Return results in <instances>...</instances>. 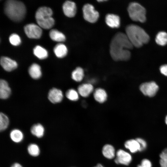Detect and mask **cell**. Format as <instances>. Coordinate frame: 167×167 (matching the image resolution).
Masks as SVG:
<instances>
[{"label":"cell","mask_w":167,"mask_h":167,"mask_svg":"<svg viewBox=\"0 0 167 167\" xmlns=\"http://www.w3.org/2000/svg\"><path fill=\"white\" fill-rule=\"evenodd\" d=\"M133 47L126 34L118 32L111 40L110 45V54L115 61L127 60L131 57L129 49Z\"/></svg>","instance_id":"6da1fadb"},{"label":"cell","mask_w":167,"mask_h":167,"mask_svg":"<svg viewBox=\"0 0 167 167\" xmlns=\"http://www.w3.org/2000/svg\"><path fill=\"white\" fill-rule=\"evenodd\" d=\"M4 11L7 16L13 21L19 22L24 18L26 8L21 2L14 0L6 1L4 5Z\"/></svg>","instance_id":"7a4b0ae2"},{"label":"cell","mask_w":167,"mask_h":167,"mask_svg":"<svg viewBox=\"0 0 167 167\" xmlns=\"http://www.w3.org/2000/svg\"><path fill=\"white\" fill-rule=\"evenodd\" d=\"M126 32V34L133 45L136 47L141 46L149 40V36L145 30L135 24L128 25Z\"/></svg>","instance_id":"3957f363"},{"label":"cell","mask_w":167,"mask_h":167,"mask_svg":"<svg viewBox=\"0 0 167 167\" xmlns=\"http://www.w3.org/2000/svg\"><path fill=\"white\" fill-rule=\"evenodd\" d=\"M52 14V11L50 8L45 6L39 7L35 14V18L38 25L45 29L51 28L54 24Z\"/></svg>","instance_id":"277c9868"},{"label":"cell","mask_w":167,"mask_h":167,"mask_svg":"<svg viewBox=\"0 0 167 167\" xmlns=\"http://www.w3.org/2000/svg\"><path fill=\"white\" fill-rule=\"evenodd\" d=\"M130 18L133 21L144 22L146 20V11L141 5L136 2L131 3L127 9Z\"/></svg>","instance_id":"5b68a950"},{"label":"cell","mask_w":167,"mask_h":167,"mask_svg":"<svg viewBox=\"0 0 167 167\" xmlns=\"http://www.w3.org/2000/svg\"><path fill=\"white\" fill-rule=\"evenodd\" d=\"M83 11L84 18L89 22L95 23L99 18L98 12L95 10L93 6L91 4L85 5L83 8Z\"/></svg>","instance_id":"8992f818"},{"label":"cell","mask_w":167,"mask_h":167,"mask_svg":"<svg viewBox=\"0 0 167 167\" xmlns=\"http://www.w3.org/2000/svg\"><path fill=\"white\" fill-rule=\"evenodd\" d=\"M139 89L143 95L151 97L156 94L159 89V86L155 82L151 81L141 84Z\"/></svg>","instance_id":"52a82bcc"},{"label":"cell","mask_w":167,"mask_h":167,"mask_svg":"<svg viewBox=\"0 0 167 167\" xmlns=\"http://www.w3.org/2000/svg\"><path fill=\"white\" fill-rule=\"evenodd\" d=\"M25 32L28 37L30 38L39 39L41 37L42 30L39 25L34 24H30L24 27Z\"/></svg>","instance_id":"ba28073f"},{"label":"cell","mask_w":167,"mask_h":167,"mask_svg":"<svg viewBox=\"0 0 167 167\" xmlns=\"http://www.w3.org/2000/svg\"><path fill=\"white\" fill-rule=\"evenodd\" d=\"M116 155V157L114 161L117 164L128 165L131 161L132 157L131 155L122 149L118 150Z\"/></svg>","instance_id":"9c48e42d"},{"label":"cell","mask_w":167,"mask_h":167,"mask_svg":"<svg viewBox=\"0 0 167 167\" xmlns=\"http://www.w3.org/2000/svg\"><path fill=\"white\" fill-rule=\"evenodd\" d=\"M0 64L2 67L7 71H11L17 67V64L15 61L5 56L1 58Z\"/></svg>","instance_id":"30bf717a"},{"label":"cell","mask_w":167,"mask_h":167,"mask_svg":"<svg viewBox=\"0 0 167 167\" xmlns=\"http://www.w3.org/2000/svg\"><path fill=\"white\" fill-rule=\"evenodd\" d=\"M62 9L64 14L69 17H74L76 13V5L72 1H66L63 4Z\"/></svg>","instance_id":"8fae6325"},{"label":"cell","mask_w":167,"mask_h":167,"mask_svg":"<svg viewBox=\"0 0 167 167\" xmlns=\"http://www.w3.org/2000/svg\"><path fill=\"white\" fill-rule=\"evenodd\" d=\"M63 98L62 92L60 89L54 88L49 92L48 95L49 100L53 103L60 102Z\"/></svg>","instance_id":"7c38bea8"},{"label":"cell","mask_w":167,"mask_h":167,"mask_svg":"<svg viewBox=\"0 0 167 167\" xmlns=\"http://www.w3.org/2000/svg\"><path fill=\"white\" fill-rule=\"evenodd\" d=\"M93 87L90 83H85L79 85L78 88V92L82 96L88 97L93 91Z\"/></svg>","instance_id":"4fadbf2b"},{"label":"cell","mask_w":167,"mask_h":167,"mask_svg":"<svg viewBox=\"0 0 167 167\" xmlns=\"http://www.w3.org/2000/svg\"><path fill=\"white\" fill-rule=\"evenodd\" d=\"M107 25L112 28H117L120 25V19L119 16L113 14H108L105 17Z\"/></svg>","instance_id":"5bb4252c"},{"label":"cell","mask_w":167,"mask_h":167,"mask_svg":"<svg viewBox=\"0 0 167 167\" xmlns=\"http://www.w3.org/2000/svg\"><path fill=\"white\" fill-rule=\"evenodd\" d=\"M11 93V89L7 82L1 79L0 81V97L2 99L8 98Z\"/></svg>","instance_id":"9a60e30c"},{"label":"cell","mask_w":167,"mask_h":167,"mask_svg":"<svg viewBox=\"0 0 167 167\" xmlns=\"http://www.w3.org/2000/svg\"><path fill=\"white\" fill-rule=\"evenodd\" d=\"M28 73L33 79H39L41 76L42 74L40 66L36 63L32 64L29 68Z\"/></svg>","instance_id":"2e32d148"},{"label":"cell","mask_w":167,"mask_h":167,"mask_svg":"<svg viewBox=\"0 0 167 167\" xmlns=\"http://www.w3.org/2000/svg\"><path fill=\"white\" fill-rule=\"evenodd\" d=\"M93 96L96 101L101 103L105 101L107 97L106 92L101 88H98L96 89L94 91Z\"/></svg>","instance_id":"e0dca14e"},{"label":"cell","mask_w":167,"mask_h":167,"mask_svg":"<svg viewBox=\"0 0 167 167\" xmlns=\"http://www.w3.org/2000/svg\"><path fill=\"white\" fill-rule=\"evenodd\" d=\"M54 51L55 55L59 58H62L65 57L67 52L66 46L62 43L57 44L54 48Z\"/></svg>","instance_id":"ac0fdd59"},{"label":"cell","mask_w":167,"mask_h":167,"mask_svg":"<svg viewBox=\"0 0 167 167\" xmlns=\"http://www.w3.org/2000/svg\"><path fill=\"white\" fill-rule=\"evenodd\" d=\"M10 136L12 141L16 143L22 142L24 137L23 132L19 130L16 129L11 131Z\"/></svg>","instance_id":"d6986e66"},{"label":"cell","mask_w":167,"mask_h":167,"mask_svg":"<svg viewBox=\"0 0 167 167\" xmlns=\"http://www.w3.org/2000/svg\"><path fill=\"white\" fill-rule=\"evenodd\" d=\"M32 134L38 138L43 136L45 133V129L43 126L40 123L33 125L31 128Z\"/></svg>","instance_id":"ffe728a7"},{"label":"cell","mask_w":167,"mask_h":167,"mask_svg":"<svg viewBox=\"0 0 167 167\" xmlns=\"http://www.w3.org/2000/svg\"><path fill=\"white\" fill-rule=\"evenodd\" d=\"M124 145L132 153H135L140 150V145L136 139L128 140L126 142Z\"/></svg>","instance_id":"44dd1931"},{"label":"cell","mask_w":167,"mask_h":167,"mask_svg":"<svg viewBox=\"0 0 167 167\" xmlns=\"http://www.w3.org/2000/svg\"><path fill=\"white\" fill-rule=\"evenodd\" d=\"M50 38L53 40L57 42H63L65 41L66 37L62 33L57 29H53L49 33Z\"/></svg>","instance_id":"7402d4cb"},{"label":"cell","mask_w":167,"mask_h":167,"mask_svg":"<svg viewBox=\"0 0 167 167\" xmlns=\"http://www.w3.org/2000/svg\"><path fill=\"white\" fill-rule=\"evenodd\" d=\"M115 149L114 147L110 144H106L104 146L102 153L104 156L109 159L113 158L115 156Z\"/></svg>","instance_id":"603a6c76"},{"label":"cell","mask_w":167,"mask_h":167,"mask_svg":"<svg viewBox=\"0 0 167 167\" xmlns=\"http://www.w3.org/2000/svg\"><path fill=\"white\" fill-rule=\"evenodd\" d=\"M34 55L39 59H43L46 58L48 57V52L44 48L39 45H37L33 50Z\"/></svg>","instance_id":"cb8c5ba5"},{"label":"cell","mask_w":167,"mask_h":167,"mask_svg":"<svg viewBox=\"0 0 167 167\" xmlns=\"http://www.w3.org/2000/svg\"><path fill=\"white\" fill-rule=\"evenodd\" d=\"M84 76V71L80 67L76 68L72 71L71 74L72 79L77 82L81 81L83 80Z\"/></svg>","instance_id":"d4e9b609"},{"label":"cell","mask_w":167,"mask_h":167,"mask_svg":"<svg viewBox=\"0 0 167 167\" xmlns=\"http://www.w3.org/2000/svg\"><path fill=\"white\" fill-rule=\"evenodd\" d=\"M155 41L156 43L161 45H164L167 44V33L164 31L159 32L157 34Z\"/></svg>","instance_id":"484cf974"},{"label":"cell","mask_w":167,"mask_h":167,"mask_svg":"<svg viewBox=\"0 0 167 167\" xmlns=\"http://www.w3.org/2000/svg\"><path fill=\"white\" fill-rule=\"evenodd\" d=\"M27 150L30 155L34 157L37 156L39 155L40 152L39 146L34 143L30 144L28 146Z\"/></svg>","instance_id":"4316f807"},{"label":"cell","mask_w":167,"mask_h":167,"mask_svg":"<svg viewBox=\"0 0 167 167\" xmlns=\"http://www.w3.org/2000/svg\"><path fill=\"white\" fill-rule=\"evenodd\" d=\"M9 121L8 117L3 113L0 114V130L2 131L8 127Z\"/></svg>","instance_id":"83f0119b"},{"label":"cell","mask_w":167,"mask_h":167,"mask_svg":"<svg viewBox=\"0 0 167 167\" xmlns=\"http://www.w3.org/2000/svg\"><path fill=\"white\" fill-rule=\"evenodd\" d=\"M79 94L78 92L73 89L68 90L66 94V96L69 100L76 101L79 98Z\"/></svg>","instance_id":"f1b7e54d"},{"label":"cell","mask_w":167,"mask_h":167,"mask_svg":"<svg viewBox=\"0 0 167 167\" xmlns=\"http://www.w3.org/2000/svg\"><path fill=\"white\" fill-rule=\"evenodd\" d=\"M160 156V164L161 167H167V148L162 152Z\"/></svg>","instance_id":"f546056e"},{"label":"cell","mask_w":167,"mask_h":167,"mask_svg":"<svg viewBox=\"0 0 167 167\" xmlns=\"http://www.w3.org/2000/svg\"><path fill=\"white\" fill-rule=\"evenodd\" d=\"M10 43L12 45L17 46L21 43V39L19 36L15 33L11 34L9 37Z\"/></svg>","instance_id":"4dcf8cb0"},{"label":"cell","mask_w":167,"mask_h":167,"mask_svg":"<svg viewBox=\"0 0 167 167\" xmlns=\"http://www.w3.org/2000/svg\"><path fill=\"white\" fill-rule=\"evenodd\" d=\"M140 145V149L139 151H142L144 150L147 146L146 143L142 139L138 138L136 139Z\"/></svg>","instance_id":"1f68e13d"},{"label":"cell","mask_w":167,"mask_h":167,"mask_svg":"<svg viewBox=\"0 0 167 167\" xmlns=\"http://www.w3.org/2000/svg\"><path fill=\"white\" fill-rule=\"evenodd\" d=\"M141 165L143 167H152L151 162L148 159H144L141 162Z\"/></svg>","instance_id":"d6a6232c"},{"label":"cell","mask_w":167,"mask_h":167,"mask_svg":"<svg viewBox=\"0 0 167 167\" xmlns=\"http://www.w3.org/2000/svg\"><path fill=\"white\" fill-rule=\"evenodd\" d=\"M160 71L162 74L167 76V64L161 66L160 68Z\"/></svg>","instance_id":"836d02e7"},{"label":"cell","mask_w":167,"mask_h":167,"mask_svg":"<svg viewBox=\"0 0 167 167\" xmlns=\"http://www.w3.org/2000/svg\"><path fill=\"white\" fill-rule=\"evenodd\" d=\"M11 167H23V166L19 163H15L12 165Z\"/></svg>","instance_id":"e575fe53"},{"label":"cell","mask_w":167,"mask_h":167,"mask_svg":"<svg viewBox=\"0 0 167 167\" xmlns=\"http://www.w3.org/2000/svg\"><path fill=\"white\" fill-rule=\"evenodd\" d=\"M95 167H104L101 164H98Z\"/></svg>","instance_id":"d590c367"},{"label":"cell","mask_w":167,"mask_h":167,"mask_svg":"<svg viewBox=\"0 0 167 167\" xmlns=\"http://www.w3.org/2000/svg\"><path fill=\"white\" fill-rule=\"evenodd\" d=\"M165 122L166 124L167 125V115L166 116L165 118Z\"/></svg>","instance_id":"8d00e7d4"},{"label":"cell","mask_w":167,"mask_h":167,"mask_svg":"<svg viewBox=\"0 0 167 167\" xmlns=\"http://www.w3.org/2000/svg\"><path fill=\"white\" fill-rule=\"evenodd\" d=\"M137 167H143L140 165H138Z\"/></svg>","instance_id":"74e56055"}]
</instances>
